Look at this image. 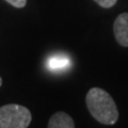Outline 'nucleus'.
Instances as JSON below:
<instances>
[{
	"label": "nucleus",
	"instance_id": "1",
	"mask_svg": "<svg viewBox=\"0 0 128 128\" xmlns=\"http://www.w3.org/2000/svg\"><path fill=\"white\" fill-rule=\"evenodd\" d=\"M86 106L91 115L105 125H113L118 118V111L113 98L105 90L92 88L86 94Z\"/></svg>",
	"mask_w": 128,
	"mask_h": 128
},
{
	"label": "nucleus",
	"instance_id": "2",
	"mask_svg": "<svg viewBox=\"0 0 128 128\" xmlns=\"http://www.w3.org/2000/svg\"><path fill=\"white\" fill-rule=\"evenodd\" d=\"M31 112L20 105L0 107V128H27L31 123Z\"/></svg>",
	"mask_w": 128,
	"mask_h": 128
},
{
	"label": "nucleus",
	"instance_id": "3",
	"mask_svg": "<svg viewBox=\"0 0 128 128\" xmlns=\"http://www.w3.org/2000/svg\"><path fill=\"white\" fill-rule=\"evenodd\" d=\"M113 32L120 45L128 47V13H122L116 17L113 25Z\"/></svg>",
	"mask_w": 128,
	"mask_h": 128
},
{
	"label": "nucleus",
	"instance_id": "4",
	"mask_svg": "<svg viewBox=\"0 0 128 128\" xmlns=\"http://www.w3.org/2000/svg\"><path fill=\"white\" fill-rule=\"evenodd\" d=\"M49 128H74V120L65 112H57L48 122Z\"/></svg>",
	"mask_w": 128,
	"mask_h": 128
},
{
	"label": "nucleus",
	"instance_id": "5",
	"mask_svg": "<svg viewBox=\"0 0 128 128\" xmlns=\"http://www.w3.org/2000/svg\"><path fill=\"white\" fill-rule=\"evenodd\" d=\"M70 58L66 56H54L50 57L47 61V66L49 70H62L64 68H66L70 65Z\"/></svg>",
	"mask_w": 128,
	"mask_h": 128
},
{
	"label": "nucleus",
	"instance_id": "6",
	"mask_svg": "<svg viewBox=\"0 0 128 128\" xmlns=\"http://www.w3.org/2000/svg\"><path fill=\"white\" fill-rule=\"evenodd\" d=\"M94 1L97 2L102 8H111L116 3L118 0H94Z\"/></svg>",
	"mask_w": 128,
	"mask_h": 128
},
{
	"label": "nucleus",
	"instance_id": "7",
	"mask_svg": "<svg viewBox=\"0 0 128 128\" xmlns=\"http://www.w3.org/2000/svg\"><path fill=\"white\" fill-rule=\"evenodd\" d=\"M6 1L15 8H24L27 3V0H6Z\"/></svg>",
	"mask_w": 128,
	"mask_h": 128
},
{
	"label": "nucleus",
	"instance_id": "8",
	"mask_svg": "<svg viewBox=\"0 0 128 128\" xmlns=\"http://www.w3.org/2000/svg\"><path fill=\"white\" fill-rule=\"evenodd\" d=\"M1 84H2V79H1V77H0V86H1Z\"/></svg>",
	"mask_w": 128,
	"mask_h": 128
}]
</instances>
